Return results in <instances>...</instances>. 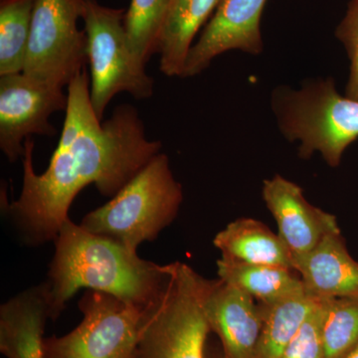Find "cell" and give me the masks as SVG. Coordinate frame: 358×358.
<instances>
[{"instance_id": "cell-18", "label": "cell", "mask_w": 358, "mask_h": 358, "mask_svg": "<svg viewBox=\"0 0 358 358\" xmlns=\"http://www.w3.org/2000/svg\"><path fill=\"white\" fill-rule=\"evenodd\" d=\"M307 293L274 303H260L263 326L254 358H280L317 305Z\"/></svg>"}, {"instance_id": "cell-1", "label": "cell", "mask_w": 358, "mask_h": 358, "mask_svg": "<svg viewBox=\"0 0 358 358\" xmlns=\"http://www.w3.org/2000/svg\"><path fill=\"white\" fill-rule=\"evenodd\" d=\"M64 126L50 164L43 173L33 167L34 141H25L20 196L4 201L2 210L26 246L55 241L69 209L83 188L95 185L103 196L114 197L159 155L162 141L148 140L138 110L119 106L101 122L90 99L86 68L68 85Z\"/></svg>"}, {"instance_id": "cell-19", "label": "cell", "mask_w": 358, "mask_h": 358, "mask_svg": "<svg viewBox=\"0 0 358 358\" xmlns=\"http://www.w3.org/2000/svg\"><path fill=\"white\" fill-rule=\"evenodd\" d=\"M35 0H0V76L22 73Z\"/></svg>"}, {"instance_id": "cell-22", "label": "cell", "mask_w": 358, "mask_h": 358, "mask_svg": "<svg viewBox=\"0 0 358 358\" xmlns=\"http://www.w3.org/2000/svg\"><path fill=\"white\" fill-rule=\"evenodd\" d=\"M320 300L280 358H324L320 336Z\"/></svg>"}, {"instance_id": "cell-8", "label": "cell", "mask_w": 358, "mask_h": 358, "mask_svg": "<svg viewBox=\"0 0 358 358\" xmlns=\"http://www.w3.org/2000/svg\"><path fill=\"white\" fill-rule=\"evenodd\" d=\"M78 306L83 320L65 336L45 338L44 358H134L143 308L93 289Z\"/></svg>"}, {"instance_id": "cell-14", "label": "cell", "mask_w": 358, "mask_h": 358, "mask_svg": "<svg viewBox=\"0 0 358 358\" xmlns=\"http://www.w3.org/2000/svg\"><path fill=\"white\" fill-rule=\"evenodd\" d=\"M293 268L313 299L358 300V262L350 255L341 231L327 235L312 251L294 258Z\"/></svg>"}, {"instance_id": "cell-25", "label": "cell", "mask_w": 358, "mask_h": 358, "mask_svg": "<svg viewBox=\"0 0 358 358\" xmlns=\"http://www.w3.org/2000/svg\"><path fill=\"white\" fill-rule=\"evenodd\" d=\"M219 358H224V357H219Z\"/></svg>"}, {"instance_id": "cell-24", "label": "cell", "mask_w": 358, "mask_h": 358, "mask_svg": "<svg viewBox=\"0 0 358 358\" xmlns=\"http://www.w3.org/2000/svg\"><path fill=\"white\" fill-rule=\"evenodd\" d=\"M345 358H358V345L353 348L352 352H350Z\"/></svg>"}, {"instance_id": "cell-15", "label": "cell", "mask_w": 358, "mask_h": 358, "mask_svg": "<svg viewBox=\"0 0 358 358\" xmlns=\"http://www.w3.org/2000/svg\"><path fill=\"white\" fill-rule=\"evenodd\" d=\"M213 245L223 258L294 270L293 256L281 236L254 218L232 221L215 235Z\"/></svg>"}, {"instance_id": "cell-11", "label": "cell", "mask_w": 358, "mask_h": 358, "mask_svg": "<svg viewBox=\"0 0 358 358\" xmlns=\"http://www.w3.org/2000/svg\"><path fill=\"white\" fill-rule=\"evenodd\" d=\"M262 197L293 261L315 249L327 235L341 231L334 214L310 204L300 185L280 174L264 180Z\"/></svg>"}, {"instance_id": "cell-13", "label": "cell", "mask_w": 358, "mask_h": 358, "mask_svg": "<svg viewBox=\"0 0 358 358\" xmlns=\"http://www.w3.org/2000/svg\"><path fill=\"white\" fill-rule=\"evenodd\" d=\"M51 320L48 282L33 286L0 307V352L6 358H44V331Z\"/></svg>"}, {"instance_id": "cell-21", "label": "cell", "mask_w": 358, "mask_h": 358, "mask_svg": "<svg viewBox=\"0 0 358 358\" xmlns=\"http://www.w3.org/2000/svg\"><path fill=\"white\" fill-rule=\"evenodd\" d=\"M173 0H131L124 16V27L136 60L147 65L157 53V39Z\"/></svg>"}, {"instance_id": "cell-7", "label": "cell", "mask_w": 358, "mask_h": 358, "mask_svg": "<svg viewBox=\"0 0 358 358\" xmlns=\"http://www.w3.org/2000/svg\"><path fill=\"white\" fill-rule=\"evenodd\" d=\"M85 0H35L23 73L64 88L86 68L88 40L78 21Z\"/></svg>"}, {"instance_id": "cell-6", "label": "cell", "mask_w": 358, "mask_h": 358, "mask_svg": "<svg viewBox=\"0 0 358 358\" xmlns=\"http://www.w3.org/2000/svg\"><path fill=\"white\" fill-rule=\"evenodd\" d=\"M124 9L85 0L83 18L88 40L90 99L102 121L112 99L122 92L138 100L154 95L155 80L134 57L124 27Z\"/></svg>"}, {"instance_id": "cell-16", "label": "cell", "mask_w": 358, "mask_h": 358, "mask_svg": "<svg viewBox=\"0 0 358 358\" xmlns=\"http://www.w3.org/2000/svg\"><path fill=\"white\" fill-rule=\"evenodd\" d=\"M222 0H173L157 39L159 69L181 77L193 39Z\"/></svg>"}, {"instance_id": "cell-4", "label": "cell", "mask_w": 358, "mask_h": 358, "mask_svg": "<svg viewBox=\"0 0 358 358\" xmlns=\"http://www.w3.org/2000/svg\"><path fill=\"white\" fill-rule=\"evenodd\" d=\"M272 108L282 136L299 143L301 159L320 154L329 166H338L346 148L358 138V101L339 95L331 78L299 90L278 87Z\"/></svg>"}, {"instance_id": "cell-9", "label": "cell", "mask_w": 358, "mask_h": 358, "mask_svg": "<svg viewBox=\"0 0 358 358\" xmlns=\"http://www.w3.org/2000/svg\"><path fill=\"white\" fill-rule=\"evenodd\" d=\"M63 88L28 77L24 73L0 76V148L10 162L23 159L25 141L33 134H57L49 117L66 110Z\"/></svg>"}, {"instance_id": "cell-5", "label": "cell", "mask_w": 358, "mask_h": 358, "mask_svg": "<svg viewBox=\"0 0 358 358\" xmlns=\"http://www.w3.org/2000/svg\"><path fill=\"white\" fill-rule=\"evenodd\" d=\"M183 200L169 157L159 152L109 202L89 212L80 225L109 237L131 251L155 241L173 222Z\"/></svg>"}, {"instance_id": "cell-3", "label": "cell", "mask_w": 358, "mask_h": 358, "mask_svg": "<svg viewBox=\"0 0 358 358\" xmlns=\"http://www.w3.org/2000/svg\"><path fill=\"white\" fill-rule=\"evenodd\" d=\"M211 284L187 264H167L162 289L143 308L134 358H207Z\"/></svg>"}, {"instance_id": "cell-17", "label": "cell", "mask_w": 358, "mask_h": 358, "mask_svg": "<svg viewBox=\"0 0 358 358\" xmlns=\"http://www.w3.org/2000/svg\"><path fill=\"white\" fill-rule=\"evenodd\" d=\"M218 279L250 294L260 303H274L305 294L300 275L292 268L252 265L230 259H219Z\"/></svg>"}, {"instance_id": "cell-10", "label": "cell", "mask_w": 358, "mask_h": 358, "mask_svg": "<svg viewBox=\"0 0 358 358\" xmlns=\"http://www.w3.org/2000/svg\"><path fill=\"white\" fill-rule=\"evenodd\" d=\"M267 0H222L201 36L192 45L180 78L196 76L221 54L263 50L261 16Z\"/></svg>"}, {"instance_id": "cell-20", "label": "cell", "mask_w": 358, "mask_h": 358, "mask_svg": "<svg viewBox=\"0 0 358 358\" xmlns=\"http://www.w3.org/2000/svg\"><path fill=\"white\" fill-rule=\"evenodd\" d=\"M320 336L324 358H345L358 345V300H320Z\"/></svg>"}, {"instance_id": "cell-2", "label": "cell", "mask_w": 358, "mask_h": 358, "mask_svg": "<svg viewBox=\"0 0 358 358\" xmlns=\"http://www.w3.org/2000/svg\"><path fill=\"white\" fill-rule=\"evenodd\" d=\"M49 268L51 320H56L79 289L112 294L143 308L159 294L166 265L143 260L138 252L102 235L84 229L70 218L55 239Z\"/></svg>"}, {"instance_id": "cell-23", "label": "cell", "mask_w": 358, "mask_h": 358, "mask_svg": "<svg viewBox=\"0 0 358 358\" xmlns=\"http://www.w3.org/2000/svg\"><path fill=\"white\" fill-rule=\"evenodd\" d=\"M338 39L345 44L350 60L346 96L358 101V0H352L345 17L338 28Z\"/></svg>"}, {"instance_id": "cell-12", "label": "cell", "mask_w": 358, "mask_h": 358, "mask_svg": "<svg viewBox=\"0 0 358 358\" xmlns=\"http://www.w3.org/2000/svg\"><path fill=\"white\" fill-rule=\"evenodd\" d=\"M210 331L217 334L224 358H254L263 326L260 303L241 289L212 281L205 301Z\"/></svg>"}]
</instances>
